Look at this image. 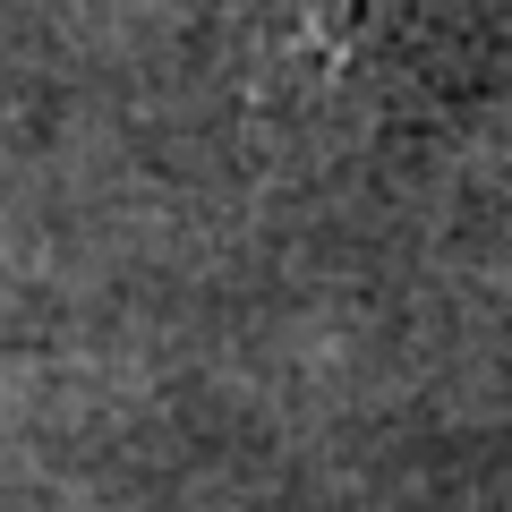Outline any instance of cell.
Wrapping results in <instances>:
<instances>
[{
  "label": "cell",
  "instance_id": "cell-1",
  "mask_svg": "<svg viewBox=\"0 0 512 512\" xmlns=\"http://www.w3.org/2000/svg\"><path fill=\"white\" fill-rule=\"evenodd\" d=\"M239 69L265 128L384 146L478 69V0H239Z\"/></svg>",
  "mask_w": 512,
  "mask_h": 512
}]
</instances>
